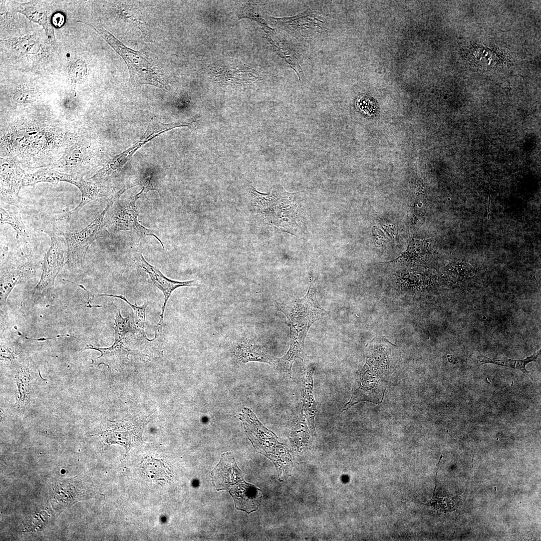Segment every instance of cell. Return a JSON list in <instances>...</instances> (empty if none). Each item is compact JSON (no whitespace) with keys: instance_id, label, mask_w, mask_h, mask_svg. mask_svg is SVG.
<instances>
[{"instance_id":"ba28073f","label":"cell","mask_w":541,"mask_h":541,"mask_svg":"<svg viewBox=\"0 0 541 541\" xmlns=\"http://www.w3.org/2000/svg\"><path fill=\"white\" fill-rule=\"evenodd\" d=\"M146 419L118 421L107 420L102 423L90 434L101 437L105 447L113 444L122 445L127 454L132 447L142 441V432L148 422Z\"/></svg>"},{"instance_id":"d4e9b609","label":"cell","mask_w":541,"mask_h":541,"mask_svg":"<svg viewBox=\"0 0 541 541\" xmlns=\"http://www.w3.org/2000/svg\"><path fill=\"white\" fill-rule=\"evenodd\" d=\"M540 354V350H539L537 352H534L532 355L527 357L524 359L521 360H513L510 359L498 360L489 358L483 355H481V359L479 360V362L481 365L491 363L519 370L532 380L531 377L529 375L528 372L526 369L525 366L528 363L531 362L536 361Z\"/></svg>"},{"instance_id":"d6a6232c","label":"cell","mask_w":541,"mask_h":541,"mask_svg":"<svg viewBox=\"0 0 541 541\" xmlns=\"http://www.w3.org/2000/svg\"><path fill=\"white\" fill-rule=\"evenodd\" d=\"M65 17L63 14L57 13L54 14L52 18V24L56 28H59L63 26L65 22Z\"/></svg>"},{"instance_id":"484cf974","label":"cell","mask_w":541,"mask_h":541,"mask_svg":"<svg viewBox=\"0 0 541 541\" xmlns=\"http://www.w3.org/2000/svg\"><path fill=\"white\" fill-rule=\"evenodd\" d=\"M25 354L22 348L13 342H1V364L12 366L21 365L25 361Z\"/></svg>"},{"instance_id":"7402d4cb","label":"cell","mask_w":541,"mask_h":541,"mask_svg":"<svg viewBox=\"0 0 541 541\" xmlns=\"http://www.w3.org/2000/svg\"><path fill=\"white\" fill-rule=\"evenodd\" d=\"M306 419L305 415L301 411V414L294 420L290 433L292 445L299 451L306 447L309 442L311 431Z\"/></svg>"},{"instance_id":"836d02e7","label":"cell","mask_w":541,"mask_h":541,"mask_svg":"<svg viewBox=\"0 0 541 541\" xmlns=\"http://www.w3.org/2000/svg\"><path fill=\"white\" fill-rule=\"evenodd\" d=\"M373 235L374 238V241L378 245L384 244L386 242L385 237L382 232L379 229H373Z\"/></svg>"},{"instance_id":"9c48e42d","label":"cell","mask_w":541,"mask_h":541,"mask_svg":"<svg viewBox=\"0 0 541 541\" xmlns=\"http://www.w3.org/2000/svg\"><path fill=\"white\" fill-rule=\"evenodd\" d=\"M35 272V266L20 248L16 253L1 256L0 277L1 306H6L7 299L14 287L25 283Z\"/></svg>"},{"instance_id":"4fadbf2b","label":"cell","mask_w":541,"mask_h":541,"mask_svg":"<svg viewBox=\"0 0 541 541\" xmlns=\"http://www.w3.org/2000/svg\"><path fill=\"white\" fill-rule=\"evenodd\" d=\"M118 311V314L116 318L114 320L115 340L114 343L108 348H103L93 346L91 344H87L82 351L86 349H94L101 352V355L92 360V364L99 365L103 363L110 366L113 361H119L120 359L126 353L127 350L124 348V341L126 336L129 332L128 325L129 318H124L121 314L120 311L114 305Z\"/></svg>"},{"instance_id":"2e32d148","label":"cell","mask_w":541,"mask_h":541,"mask_svg":"<svg viewBox=\"0 0 541 541\" xmlns=\"http://www.w3.org/2000/svg\"><path fill=\"white\" fill-rule=\"evenodd\" d=\"M212 482L217 490L227 489L243 480L240 469L237 467L231 452L222 454L219 463L212 470Z\"/></svg>"},{"instance_id":"3957f363","label":"cell","mask_w":541,"mask_h":541,"mask_svg":"<svg viewBox=\"0 0 541 541\" xmlns=\"http://www.w3.org/2000/svg\"><path fill=\"white\" fill-rule=\"evenodd\" d=\"M79 22L91 27L123 58L129 69L132 83L150 84L163 90H167L159 68L143 50L134 51L127 47L100 25L81 21Z\"/></svg>"},{"instance_id":"1f68e13d","label":"cell","mask_w":541,"mask_h":541,"mask_svg":"<svg viewBox=\"0 0 541 541\" xmlns=\"http://www.w3.org/2000/svg\"><path fill=\"white\" fill-rule=\"evenodd\" d=\"M380 223L383 228L394 239H397V230L395 225L385 221L381 220Z\"/></svg>"},{"instance_id":"ffe728a7","label":"cell","mask_w":541,"mask_h":541,"mask_svg":"<svg viewBox=\"0 0 541 541\" xmlns=\"http://www.w3.org/2000/svg\"><path fill=\"white\" fill-rule=\"evenodd\" d=\"M75 175L69 174L51 169H44L33 173L26 174L23 181V187L33 186L36 184L46 182L57 184L65 181L71 183Z\"/></svg>"},{"instance_id":"277c9868","label":"cell","mask_w":541,"mask_h":541,"mask_svg":"<svg viewBox=\"0 0 541 541\" xmlns=\"http://www.w3.org/2000/svg\"><path fill=\"white\" fill-rule=\"evenodd\" d=\"M135 186L134 182L126 184L114 193L108 200L104 209L82 229L69 233L58 229L59 233L64 237L67 243L66 263L69 267L77 268L81 266L87 251L93 242L98 238L107 235V229L105 218L107 211L125 191Z\"/></svg>"},{"instance_id":"44dd1931","label":"cell","mask_w":541,"mask_h":541,"mask_svg":"<svg viewBox=\"0 0 541 541\" xmlns=\"http://www.w3.org/2000/svg\"><path fill=\"white\" fill-rule=\"evenodd\" d=\"M0 214L1 226L10 224L17 232V237L20 236L25 242H27L29 236L19 207L10 205V207L5 208L1 205Z\"/></svg>"},{"instance_id":"8fae6325","label":"cell","mask_w":541,"mask_h":541,"mask_svg":"<svg viewBox=\"0 0 541 541\" xmlns=\"http://www.w3.org/2000/svg\"><path fill=\"white\" fill-rule=\"evenodd\" d=\"M365 366L387 376L397 366L399 359L398 347L384 337H376L366 346Z\"/></svg>"},{"instance_id":"f546056e","label":"cell","mask_w":541,"mask_h":541,"mask_svg":"<svg viewBox=\"0 0 541 541\" xmlns=\"http://www.w3.org/2000/svg\"><path fill=\"white\" fill-rule=\"evenodd\" d=\"M39 91L29 86H20L15 89L13 99L18 103L25 104L36 101L39 97Z\"/></svg>"},{"instance_id":"7a4b0ae2","label":"cell","mask_w":541,"mask_h":541,"mask_svg":"<svg viewBox=\"0 0 541 541\" xmlns=\"http://www.w3.org/2000/svg\"><path fill=\"white\" fill-rule=\"evenodd\" d=\"M248 193L256 213L272 226L288 232L296 230L304 219L301 193L286 191L274 185L269 193L258 191L248 181Z\"/></svg>"},{"instance_id":"f1b7e54d","label":"cell","mask_w":541,"mask_h":541,"mask_svg":"<svg viewBox=\"0 0 541 541\" xmlns=\"http://www.w3.org/2000/svg\"><path fill=\"white\" fill-rule=\"evenodd\" d=\"M9 42L17 51L23 54H36L41 50L40 43L37 39L31 36L19 38Z\"/></svg>"},{"instance_id":"ac0fdd59","label":"cell","mask_w":541,"mask_h":541,"mask_svg":"<svg viewBox=\"0 0 541 541\" xmlns=\"http://www.w3.org/2000/svg\"><path fill=\"white\" fill-rule=\"evenodd\" d=\"M229 492L234 499L236 508L247 513L257 510L261 501V490L245 481L230 489Z\"/></svg>"},{"instance_id":"4dcf8cb0","label":"cell","mask_w":541,"mask_h":541,"mask_svg":"<svg viewBox=\"0 0 541 541\" xmlns=\"http://www.w3.org/2000/svg\"><path fill=\"white\" fill-rule=\"evenodd\" d=\"M87 71V67L85 62L80 59L76 60L69 70L70 78L73 84L75 85L82 80L86 76Z\"/></svg>"},{"instance_id":"4316f807","label":"cell","mask_w":541,"mask_h":541,"mask_svg":"<svg viewBox=\"0 0 541 541\" xmlns=\"http://www.w3.org/2000/svg\"><path fill=\"white\" fill-rule=\"evenodd\" d=\"M428 247L429 243L426 240L412 238L407 249L395 260L418 262L424 257Z\"/></svg>"},{"instance_id":"d6986e66","label":"cell","mask_w":541,"mask_h":541,"mask_svg":"<svg viewBox=\"0 0 541 541\" xmlns=\"http://www.w3.org/2000/svg\"><path fill=\"white\" fill-rule=\"evenodd\" d=\"M234 355L236 359L242 363L255 361L271 364L275 363L277 359L265 352L260 345L249 340L238 344Z\"/></svg>"},{"instance_id":"603a6c76","label":"cell","mask_w":541,"mask_h":541,"mask_svg":"<svg viewBox=\"0 0 541 541\" xmlns=\"http://www.w3.org/2000/svg\"><path fill=\"white\" fill-rule=\"evenodd\" d=\"M140 465L143 473L151 479L165 481L170 480L171 471L161 460L146 457Z\"/></svg>"},{"instance_id":"52a82bcc","label":"cell","mask_w":541,"mask_h":541,"mask_svg":"<svg viewBox=\"0 0 541 541\" xmlns=\"http://www.w3.org/2000/svg\"><path fill=\"white\" fill-rule=\"evenodd\" d=\"M144 191L142 188L140 192L135 195L117 200L106 214V226L107 229L112 231H132L140 237L153 236L159 241L163 249V242L155 234V230L142 225L138 219V210L136 202Z\"/></svg>"},{"instance_id":"83f0119b","label":"cell","mask_w":541,"mask_h":541,"mask_svg":"<svg viewBox=\"0 0 541 541\" xmlns=\"http://www.w3.org/2000/svg\"><path fill=\"white\" fill-rule=\"evenodd\" d=\"M98 296H109L116 297L122 300L127 303L132 309L134 314V328L136 331V334L138 335H145L144 329H145V310L146 307L149 305L150 303L148 301H145L144 305L141 306H138L137 305L136 302L134 304H131L124 296L122 295H114L109 294H99L96 295Z\"/></svg>"},{"instance_id":"9a60e30c","label":"cell","mask_w":541,"mask_h":541,"mask_svg":"<svg viewBox=\"0 0 541 541\" xmlns=\"http://www.w3.org/2000/svg\"><path fill=\"white\" fill-rule=\"evenodd\" d=\"M72 184L80 190L81 193V200L75 208L60 216L59 219L75 218L77 217L81 209L88 203L100 197L111 196L113 192L112 188L97 182L86 181L81 176H77L73 181Z\"/></svg>"},{"instance_id":"5b68a950","label":"cell","mask_w":541,"mask_h":541,"mask_svg":"<svg viewBox=\"0 0 541 541\" xmlns=\"http://www.w3.org/2000/svg\"><path fill=\"white\" fill-rule=\"evenodd\" d=\"M42 231L50 236L51 244L44 255L40 281L31 291V297L34 303L53 295L55 281L65 264V253L67 251L66 240L59 233L58 229L48 226Z\"/></svg>"},{"instance_id":"5bb4252c","label":"cell","mask_w":541,"mask_h":541,"mask_svg":"<svg viewBox=\"0 0 541 541\" xmlns=\"http://www.w3.org/2000/svg\"><path fill=\"white\" fill-rule=\"evenodd\" d=\"M136 265L148 274L153 285L159 289L164 295V302L160 315V321L157 324L158 325L162 326L165 307L172 292L180 287L194 286L196 285L197 281L193 280L185 282H178L170 280L164 276L156 267L149 263L142 254H140L137 258Z\"/></svg>"},{"instance_id":"e0dca14e","label":"cell","mask_w":541,"mask_h":541,"mask_svg":"<svg viewBox=\"0 0 541 541\" xmlns=\"http://www.w3.org/2000/svg\"><path fill=\"white\" fill-rule=\"evenodd\" d=\"M315 367L311 365L305 371L302 381L301 394L302 412L307 420L312 436L316 435L315 417L317 413L316 403L313 395V375Z\"/></svg>"},{"instance_id":"8992f818","label":"cell","mask_w":541,"mask_h":541,"mask_svg":"<svg viewBox=\"0 0 541 541\" xmlns=\"http://www.w3.org/2000/svg\"><path fill=\"white\" fill-rule=\"evenodd\" d=\"M48 486L49 501L57 513L93 497L96 493L90 479L80 474L69 478L49 477Z\"/></svg>"},{"instance_id":"30bf717a","label":"cell","mask_w":541,"mask_h":541,"mask_svg":"<svg viewBox=\"0 0 541 541\" xmlns=\"http://www.w3.org/2000/svg\"><path fill=\"white\" fill-rule=\"evenodd\" d=\"M239 419L248 438L257 450L265 453L275 450L281 453L288 452L285 446L278 441L276 435L261 424L250 409L244 407L239 413Z\"/></svg>"},{"instance_id":"cb8c5ba5","label":"cell","mask_w":541,"mask_h":541,"mask_svg":"<svg viewBox=\"0 0 541 541\" xmlns=\"http://www.w3.org/2000/svg\"><path fill=\"white\" fill-rule=\"evenodd\" d=\"M20 12L25 15L31 21L42 25L51 44L56 47L57 43L53 25L48 19L45 10L35 7L29 6L20 11Z\"/></svg>"},{"instance_id":"7c38bea8","label":"cell","mask_w":541,"mask_h":541,"mask_svg":"<svg viewBox=\"0 0 541 541\" xmlns=\"http://www.w3.org/2000/svg\"><path fill=\"white\" fill-rule=\"evenodd\" d=\"M26 174L12 159L1 158V200L19 207V191Z\"/></svg>"},{"instance_id":"6da1fadb","label":"cell","mask_w":541,"mask_h":541,"mask_svg":"<svg viewBox=\"0 0 541 541\" xmlns=\"http://www.w3.org/2000/svg\"><path fill=\"white\" fill-rule=\"evenodd\" d=\"M310 285L307 294L302 299L293 298L286 303L276 302L275 306L287 318L290 329V344L287 353L278 358V364L283 371L291 372L297 359H303L304 342L312 325L325 315L316 297L313 275L310 273Z\"/></svg>"}]
</instances>
